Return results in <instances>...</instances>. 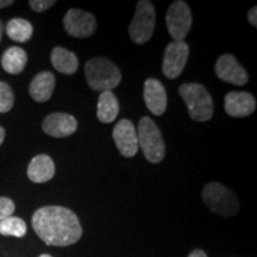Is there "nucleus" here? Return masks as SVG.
Listing matches in <instances>:
<instances>
[{
	"label": "nucleus",
	"instance_id": "15",
	"mask_svg": "<svg viewBox=\"0 0 257 257\" xmlns=\"http://www.w3.org/2000/svg\"><path fill=\"white\" fill-rule=\"evenodd\" d=\"M55 175V163L48 155H37L31 160L28 167V178L35 184L50 181Z\"/></svg>",
	"mask_w": 257,
	"mask_h": 257
},
{
	"label": "nucleus",
	"instance_id": "24",
	"mask_svg": "<svg viewBox=\"0 0 257 257\" xmlns=\"http://www.w3.org/2000/svg\"><path fill=\"white\" fill-rule=\"evenodd\" d=\"M56 2H54V0H31V2H29L30 8L34 10L35 12H38V14L47 11L48 9L53 8Z\"/></svg>",
	"mask_w": 257,
	"mask_h": 257
},
{
	"label": "nucleus",
	"instance_id": "5",
	"mask_svg": "<svg viewBox=\"0 0 257 257\" xmlns=\"http://www.w3.org/2000/svg\"><path fill=\"white\" fill-rule=\"evenodd\" d=\"M202 200L208 208L221 217H233L239 210L236 194L219 182H210L202 189Z\"/></svg>",
	"mask_w": 257,
	"mask_h": 257
},
{
	"label": "nucleus",
	"instance_id": "27",
	"mask_svg": "<svg viewBox=\"0 0 257 257\" xmlns=\"http://www.w3.org/2000/svg\"><path fill=\"white\" fill-rule=\"evenodd\" d=\"M12 4H14L12 0H0V9L8 8V6H11Z\"/></svg>",
	"mask_w": 257,
	"mask_h": 257
},
{
	"label": "nucleus",
	"instance_id": "2",
	"mask_svg": "<svg viewBox=\"0 0 257 257\" xmlns=\"http://www.w3.org/2000/svg\"><path fill=\"white\" fill-rule=\"evenodd\" d=\"M85 74L89 87L99 92L111 91L121 80L119 68L105 57L89 60L85 66Z\"/></svg>",
	"mask_w": 257,
	"mask_h": 257
},
{
	"label": "nucleus",
	"instance_id": "11",
	"mask_svg": "<svg viewBox=\"0 0 257 257\" xmlns=\"http://www.w3.org/2000/svg\"><path fill=\"white\" fill-rule=\"evenodd\" d=\"M113 141L117 149L125 157H133L137 154V131L128 119H121L113 128Z\"/></svg>",
	"mask_w": 257,
	"mask_h": 257
},
{
	"label": "nucleus",
	"instance_id": "19",
	"mask_svg": "<svg viewBox=\"0 0 257 257\" xmlns=\"http://www.w3.org/2000/svg\"><path fill=\"white\" fill-rule=\"evenodd\" d=\"M28 55L25 50L19 47H11L3 54L2 67L9 74L22 73L27 66Z\"/></svg>",
	"mask_w": 257,
	"mask_h": 257
},
{
	"label": "nucleus",
	"instance_id": "30",
	"mask_svg": "<svg viewBox=\"0 0 257 257\" xmlns=\"http://www.w3.org/2000/svg\"><path fill=\"white\" fill-rule=\"evenodd\" d=\"M40 257H53V256H50V255H47V253H43V255H41Z\"/></svg>",
	"mask_w": 257,
	"mask_h": 257
},
{
	"label": "nucleus",
	"instance_id": "4",
	"mask_svg": "<svg viewBox=\"0 0 257 257\" xmlns=\"http://www.w3.org/2000/svg\"><path fill=\"white\" fill-rule=\"evenodd\" d=\"M138 146L141 147L144 157L152 163H159L165 159L166 146L161 135L160 128L157 127L152 118L143 117L138 124L137 134Z\"/></svg>",
	"mask_w": 257,
	"mask_h": 257
},
{
	"label": "nucleus",
	"instance_id": "13",
	"mask_svg": "<svg viewBox=\"0 0 257 257\" xmlns=\"http://www.w3.org/2000/svg\"><path fill=\"white\" fill-rule=\"evenodd\" d=\"M226 113L234 118L250 115L256 108V100L252 94L246 92L227 93L224 99Z\"/></svg>",
	"mask_w": 257,
	"mask_h": 257
},
{
	"label": "nucleus",
	"instance_id": "3",
	"mask_svg": "<svg viewBox=\"0 0 257 257\" xmlns=\"http://www.w3.org/2000/svg\"><path fill=\"white\" fill-rule=\"evenodd\" d=\"M179 93L187 105L188 114L195 121H207L213 115V101L200 83H185L180 86Z\"/></svg>",
	"mask_w": 257,
	"mask_h": 257
},
{
	"label": "nucleus",
	"instance_id": "9",
	"mask_svg": "<svg viewBox=\"0 0 257 257\" xmlns=\"http://www.w3.org/2000/svg\"><path fill=\"white\" fill-rule=\"evenodd\" d=\"M63 25L69 36L76 38H87L94 34L96 21L89 12L79 9H70L63 18Z\"/></svg>",
	"mask_w": 257,
	"mask_h": 257
},
{
	"label": "nucleus",
	"instance_id": "14",
	"mask_svg": "<svg viewBox=\"0 0 257 257\" xmlns=\"http://www.w3.org/2000/svg\"><path fill=\"white\" fill-rule=\"evenodd\" d=\"M144 101L148 110L155 115L165 113L167 108V93L165 86L156 79H147L144 82Z\"/></svg>",
	"mask_w": 257,
	"mask_h": 257
},
{
	"label": "nucleus",
	"instance_id": "21",
	"mask_svg": "<svg viewBox=\"0 0 257 257\" xmlns=\"http://www.w3.org/2000/svg\"><path fill=\"white\" fill-rule=\"evenodd\" d=\"M0 233L3 236H14L22 238L27 233V224L18 217H9L0 221Z\"/></svg>",
	"mask_w": 257,
	"mask_h": 257
},
{
	"label": "nucleus",
	"instance_id": "10",
	"mask_svg": "<svg viewBox=\"0 0 257 257\" xmlns=\"http://www.w3.org/2000/svg\"><path fill=\"white\" fill-rule=\"evenodd\" d=\"M214 70L220 80L234 86L246 85L249 80L248 74L243 67H240L237 60L230 54H224L217 60Z\"/></svg>",
	"mask_w": 257,
	"mask_h": 257
},
{
	"label": "nucleus",
	"instance_id": "23",
	"mask_svg": "<svg viewBox=\"0 0 257 257\" xmlns=\"http://www.w3.org/2000/svg\"><path fill=\"white\" fill-rule=\"evenodd\" d=\"M16 210L15 202L10 198L0 197V221L11 217Z\"/></svg>",
	"mask_w": 257,
	"mask_h": 257
},
{
	"label": "nucleus",
	"instance_id": "22",
	"mask_svg": "<svg viewBox=\"0 0 257 257\" xmlns=\"http://www.w3.org/2000/svg\"><path fill=\"white\" fill-rule=\"evenodd\" d=\"M15 95L8 83L0 81V113H6L14 107Z\"/></svg>",
	"mask_w": 257,
	"mask_h": 257
},
{
	"label": "nucleus",
	"instance_id": "18",
	"mask_svg": "<svg viewBox=\"0 0 257 257\" xmlns=\"http://www.w3.org/2000/svg\"><path fill=\"white\" fill-rule=\"evenodd\" d=\"M119 113V104L112 91L101 92L98 98L96 115L101 123H112Z\"/></svg>",
	"mask_w": 257,
	"mask_h": 257
},
{
	"label": "nucleus",
	"instance_id": "12",
	"mask_svg": "<svg viewBox=\"0 0 257 257\" xmlns=\"http://www.w3.org/2000/svg\"><path fill=\"white\" fill-rule=\"evenodd\" d=\"M43 131L51 137L62 138L73 135L78 128V121L73 115L62 112H55L47 115L42 124Z\"/></svg>",
	"mask_w": 257,
	"mask_h": 257
},
{
	"label": "nucleus",
	"instance_id": "29",
	"mask_svg": "<svg viewBox=\"0 0 257 257\" xmlns=\"http://www.w3.org/2000/svg\"><path fill=\"white\" fill-rule=\"evenodd\" d=\"M3 32H4V25H3V22L0 21V42H2L3 38Z\"/></svg>",
	"mask_w": 257,
	"mask_h": 257
},
{
	"label": "nucleus",
	"instance_id": "25",
	"mask_svg": "<svg viewBox=\"0 0 257 257\" xmlns=\"http://www.w3.org/2000/svg\"><path fill=\"white\" fill-rule=\"evenodd\" d=\"M248 21L253 28H257V9H256V6H253V8L249 11Z\"/></svg>",
	"mask_w": 257,
	"mask_h": 257
},
{
	"label": "nucleus",
	"instance_id": "7",
	"mask_svg": "<svg viewBox=\"0 0 257 257\" xmlns=\"http://www.w3.org/2000/svg\"><path fill=\"white\" fill-rule=\"evenodd\" d=\"M166 23L169 35L175 42H184L192 27V12L187 3L174 2L166 15Z\"/></svg>",
	"mask_w": 257,
	"mask_h": 257
},
{
	"label": "nucleus",
	"instance_id": "1",
	"mask_svg": "<svg viewBox=\"0 0 257 257\" xmlns=\"http://www.w3.org/2000/svg\"><path fill=\"white\" fill-rule=\"evenodd\" d=\"M32 227L48 245L68 246L78 242L82 236L78 216L62 206L38 208L32 216Z\"/></svg>",
	"mask_w": 257,
	"mask_h": 257
},
{
	"label": "nucleus",
	"instance_id": "8",
	"mask_svg": "<svg viewBox=\"0 0 257 257\" xmlns=\"http://www.w3.org/2000/svg\"><path fill=\"white\" fill-rule=\"evenodd\" d=\"M189 55L186 42L173 41L167 46L163 56L162 72L168 79H176L184 72Z\"/></svg>",
	"mask_w": 257,
	"mask_h": 257
},
{
	"label": "nucleus",
	"instance_id": "17",
	"mask_svg": "<svg viewBox=\"0 0 257 257\" xmlns=\"http://www.w3.org/2000/svg\"><path fill=\"white\" fill-rule=\"evenodd\" d=\"M51 63L57 72L66 75H72L79 68V60L75 54L62 47L54 48L51 51Z\"/></svg>",
	"mask_w": 257,
	"mask_h": 257
},
{
	"label": "nucleus",
	"instance_id": "16",
	"mask_svg": "<svg viewBox=\"0 0 257 257\" xmlns=\"http://www.w3.org/2000/svg\"><path fill=\"white\" fill-rule=\"evenodd\" d=\"M54 88H55V76L50 72L38 73L30 83L31 98L38 102H46L49 100L53 95Z\"/></svg>",
	"mask_w": 257,
	"mask_h": 257
},
{
	"label": "nucleus",
	"instance_id": "6",
	"mask_svg": "<svg viewBox=\"0 0 257 257\" xmlns=\"http://www.w3.org/2000/svg\"><path fill=\"white\" fill-rule=\"evenodd\" d=\"M156 14L152 2L141 0L137 3L135 16L128 27L130 38L136 44H144L150 40L155 30Z\"/></svg>",
	"mask_w": 257,
	"mask_h": 257
},
{
	"label": "nucleus",
	"instance_id": "28",
	"mask_svg": "<svg viewBox=\"0 0 257 257\" xmlns=\"http://www.w3.org/2000/svg\"><path fill=\"white\" fill-rule=\"evenodd\" d=\"M4 138H5V130L4 127L0 126V146H2L3 142H4Z\"/></svg>",
	"mask_w": 257,
	"mask_h": 257
},
{
	"label": "nucleus",
	"instance_id": "20",
	"mask_svg": "<svg viewBox=\"0 0 257 257\" xmlns=\"http://www.w3.org/2000/svg\"><path fill=\"white\" fill-rule=\"evenodd\" d=\"M34 28L30 22L25 21L23 18H14L9 21L6 25V34L12 41L18 42V43H24L28 42L32 36Z\"/></svg>",
	"mask_w": 257,
	"mask_h": 257
},
{
	"label": "nucleus",
	"instance_id": "26",
	"mask_svg": "<svg viewBox=\"0 0 257 257\" xmlns=\"http://www.w3.org/2000/svg\"><path fill=\"white\" fill-rule=\"evenodd\" d=\"M188 257H207V255L202 251V250L197 249V250H193V251L188 255Z\"/></svg>",
	"mask_w": 257,
	"mask_h": 257
}]
</instances>
